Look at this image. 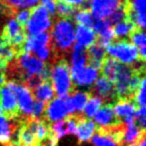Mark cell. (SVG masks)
Masks as SVG:
<instances>
[{"label": "cell", "instance_id": "cell-1", "mask_svg": "<svg viewBox=\"0 0 146 146\" xmlns=\"http://www.w3.org/2000/svg\"><path fill=\"white\" fill-rule=\"evenodd\" d=\"M50 46L55 54L66 58L75 39L74 25L71 19L57 18L50 33Z\"/></svg>", "mask_w": 146, "mask_h": 146}, {"label": "cell", "instance_id": "cell-2", "mask_svg": "<svg viewBox=\"0 0 146 146\" xmlns=\"http://www.w3.org/2000/svg\"><path fill=\"white\" fill-rule=\"evenodd\" d=\"M50 68L51 84L56 93L60 98L68 96L72 91H74V86L71 81L70 67L66 58H59L53 64L49 65Z\"/></svg>", "mask_w": 146, "mask_h": 146}, {"label": "cell", "instance_id": "cell-3", "mask_svg": "<svg viewBox=\"0 0 146 146\" xmlns=\"http://www.w3.org/2000/svg\"><path fill=\"white\" fill-rule=\"evenodd\" d=\"M105 49L110 57L123 64H133L137 59H139L136 46L127 40H119L115 42L112 41Z\"/></svg>", "mask_w": 146, "mask_h": 146}, {"label": "cell", "instance_id": "cell-4", "mask_svg": "<svg viewBox=\"0 0 146 146\" xmlns=\"http://www.w3.org/2000/svg\"><path fill=\"white\" fill-rule=\"evenodd\" d=\"M30 11V17L24 26L26 35H36L46 31L51 26L50 15L43 5L31 7Z\"/></svg>", "mask_w": 146, "mask_h": 146}, {"label": "cell", "instance_id": "cell-5", "mask_svg": "<svg viewBox=\"0 0 146 146\" xmlns=\"http://www.w3.org/2000/svg\"><path fill=\"white\" fill-rule=\"evenodd\" d=\"M5 84L14 92L16 100L18 101L17 106H18L19 112L21 113V115L26 119L31 117L34 99H33L32 92L30 91V89L25 84L20 83V82L6 81Z\"/></svg>", "mask_w": 146, "mask_h": 146}, {"label": "cell", "instance_id": "cell-6", "mask_svg": "<svg viewBox=\"0 0 146 146\" xmlns=\"http://www.w3.org/2000/svg\"><path fill=\"white\" fill-rule=\"evenodd\" d=\"M0 106L3 114L9 119L19 120V121L26 120V118L23 117L19 112L14 92L5 83L0 87Z\"/></svg>", "mask_w": 146, "mask_h": 146}, {"label": "cell", "instance_id": "cell-7", "mask_svg": "<svg viewBox=\"0 0 146 146\" xmlns=\"http://www.w3.org/2000/svg\"><path fill=\"white\" fill-rule=\"evenodd\" d=\"M90 93L99 97L102 102H107V104H112L111 102L117 100L114 83L102 75L99 78H96Z\"/></svg>", "mask_w": 146, "mask_h": 146}, {"label": "cell", "instance_id": "cell-8", "mask_svg": "<svg viewBox=\"0 0 146 146\" xmlns=\"http://www.w3.org/2000/svg\"><path fill=\"white\" fill-rule=\"evenodd\" d=\"M70 75L73 82L76 86H86L92 85L94 81L96 80L98 75V70L94 67L87 65L77 70H70Z\"/></svg>", "mask_w": 146, "mask_h": 146}, {"label": "cell", "instance_id": "cell-9", "mask_svg": "<svg viewBox=\"0 0 146 146\" xmlns=\"http://www.w3.org/2000/svg\"><path fill=\"white\" fill-rule=\"evenodd\" d=\"M68 114L65 102L62 98H55L49 104H46L44 115L42 119L46 120L48 123L62 120Z\"/></svg>", "mask_w": 146, "mask_h": 146}, {"label": "cell", "instance_id": "cell-10", "mask_svg": "<svg viewBox=\"0 0 146 146\" xmlns=\"http://www.w3.org/2000/svg\"><path fill=\"white\" fill-rule=\"evenodd\" d=\"M94 120L98 124L97 127L109 128L116 126L121 122V120L115 115L112 104H104L94 115Z\"/></svg>", "mask_w": 146, "mask_h": 146}, {"label": "cell", "instance_id": "cell-11", "mask_svg": "<svg viewBox=\"0 0 146 146\" xmlns=\"http://www.w3.org/2000/svg\"><path fill=\"white\" fill-rule=\"evenodd\" d=\"M90 96L89 92H83V91H72L68 96H66L64 100L65 106L67 108L68 113H80L82 109L85 106L88 98Z\"/></svg>", "mask_w": 146, "mask_h": 146}, {"label": "cell", "instance_id": "cell-12", "mask_svg": "<svg viewBox=\"0 0 146 146\" xmlns=\"http://www.w3.org/2000/svg\"><path fill=\"white\" fill-rule=\"evenodd\" d=\"M23 121L12 120L7 118L4 114L0 115V143L6 145L10 142L11 136Z\"/></svg>", "mask_w": 146, "mask_h": 146}, {"label": "cell", "instance_id": "cell-13", "mask_svg": "<svg viewBox=\"0 0 146 146\" xmlns=\"http://www.w3.org/2000/svg\"><path fill=\"white\" fill-rule=\"evenodd\" d=\"M95 124L93 121L90 120V118H86L82 115V113H79L78 117L77 126H76V135L80 142H87L92 137L94 131H95Z\"/></svg>", "mask_w": 146, "mask_h": 146}, {"label": "cell", "instance_id": "cell-14", "mask_svg": "<svg viewBox=\"0 0 146 146\" xmlns=\"http://www.w3.org/2000/svg\"><path fill=\"white\" fill-rule=\"evenodd\" d=\"M86 55H87L88 65L94 67L98 70V69H100L102 62L106 57V51L105 48L101 47L99 44L95 42L92 45H90L89 47H87Z\"/></svg>", "mask_w": 146, "mask_h": 146}, {"label": "cell", "instance_id": "cell-15", "mask_svg": "<svg viewBox=\"0 0 146 146\" xmlns=\"http://www.w3.org/2000/svg\"><path fill=\"white\" fill-rule=\"evenodd\" d=\"M75 38L77 41V44L85 47H89L93 43L96 42V33L94 32L93 29L90 27L84 26L81 24H77L75 31Z\"/></svg>", "mask_w": 146, "mask_h": 146}, {"label": "cell", "instance_id": "cell-16", "mask_svg": "<svg viewBox=\"0 0 146 146\" xmlns=\"http://www.w3.org/2000/svg\"><path fill=\"white\" fill-rule=\"evenodd\" d=\"M112 107L117 117H126V116H133L137 106L132 99L120 98L116 100Z\"/></svg>", "mask_w": 146, "mask_h": 146}, {"label": "cell", "instance_id": "cell-17", "mask_svg": "<svg viewBox=\"0 0 146 146\" xmlns=\"http://www.w3.org/2000/svg\"><path fill=\"white\" fill-rule=\"evenodd\" d=\"M31 92H33V94H34L37 100H41V101L45 102V103L50 101L54 97L55 94L50 79L44 80L41 83H39Z\"/></svg>", "mask_w": 146, "mask_h": 146}, {"label": "cell", "instance_id": "cell-18", "mask_svg": "<svg viewBox=\"0 0 146 146\" xmlns=\"http://www.w3.org/2000/svg\"><path fill=\"white\" fill-rule=\"evenodd\" d=\"M24 31V28L21 27L19 25V23L17 22L15 19L10 18L8 20V22L4 25L1 32V38L4 41H6L8 44H10L12 42V40L17 36L18 34H20L21 32Z\"/></svg>", "mask_w": 146, "mask_h": 146}, {"label": "cell", "instance_id": "cell-19", "mask_svg": "<svg viewBox=\"0 0 146 146\" xmlns=\"http://www.w3.org/2000/svg\"><path fill=\"white\" fill-rule=\"evenodd\" d=\"M72 65L70 70H77L87 64V55L86 49L81 45L75 44L72 46Z\"/></svg>", "mask_w": 146, "mask_h": 146}, {"label": "cell", "instance_id": "cell-20", "mask_svg": "<svg viewBox=\"0 0 146 146\" xmlns=\"http://www.w3.org/2000/svg\"><path fill=\"white\" fill-rule=\"evenodd\" d=\"M95 131L91 137V142L95 146H118L115 140L102 128L96 127Z\"/></svg>", "mask_w": 146, "mask_h": 146}, {"label": "cell", "instance_id": "cell-21", "mask_svg": "<svg viewBox=\"0 0 146 146\" xmlns=\"http://www.w3.org/2000/svg\"><path fill=\"white\" fill-rule=\"evenodd\" d=\"M118 65H119V62L117 60H115V59L110 56H106L104 58L103 62H102L101 67H100L101 75L113 82L116 70L118 68Z\"/></svg>", "mask_w": 146, "mask_h": 146}, {"label": "cell", "instance_id": "cell-22", "mask_svg": "<svg viewBox=\"0 0 146 146\" xmlns=\"http://www.w3.org/2000/svg\"><path fill=\"white\" fill-rule=\"evenodd\" d=\"M78 10L79 8L77 6H73L61 0H55V11H57V14L60 18L72 19Z\"/></svg>", "mask_w": 146, "mask_h": 146}, {"label": "cell", "instance_id": "cell-23", "mask_svg": "<svg viewBox=\"0 0 146 146\" xmlns=\"http://www.w3.org/2000/svg\"><path fill=\"white\" fill-rule=\"evenodd\" d=\"M102 100L99 97L93 95L90 93V96L88 98L87 102H86L85 106H84V111L82 113V115L86 118H91L95 115V113L98 111L100 107L102 105Z\"/></svg>", "mask_w": 146, "mask_h": 146}, {"label": "cell", "instance_id": "cell-24", "mask_svg": "<svg viewBox=\"0 0 146 146\" xmlns=\"http://www.w3.org/2000/svg\"><path fill=\"white\" fill-rule=\"evenodd\" d=\"M135 25L131 22V21L128 20H123V22H119L117 24H115L113 28L114 35H115V38H123L125 36H128L130 34L132 30L135 28Z\"/></svg>", "mask_w": 146, "mask_h": 146}, {"label": "cell", "instance_id": "cell-25", "mask_svg": "<svg viewBox=\"0 0 146 146\" xmlns=\"http://www.w3.org/2000/svg\"><path fill=\"white\" fill-rule=\"evenodd\" d=\"M74 18L78 24L87 27H92L93 25L94 17L89 9H79L74 15Z\"/></svg>", "mask_w": 146, "mask_h": 146}, {"label": "cell", "instance_id": "cell-26", "mask_svg": "<svg viewBox=\"0 0 146 146\" xmlns=\"http://www.w3.org/2000/svg\"><path fill=\"white\" fill-rule=\"evenodd\" d=\"M128 38L131 40V42L133 43V45L138 46V48H139V47L146 46L145 33H144L143 29L135 27V28L130 32V34L128 35Z\"/></svg>", "mask_w": 146, "mask_h": 146}, {"label": "cell", "instance_id": "cell-27", "mask_svg": "<svg viewBox=\"0 0 146 146\" xmlns=\"http://www.w3.org/2000/svg\"><path fill=\"white\" fill-rule=\"evenodd\" d=\"M133 101L135 102L137 107H141V106H145L146 98H145V77L141 79L138 86L137 90H136L135 94H134Z\"/></svg>", "mask_w": 146, "mask_h": 146}, {"label": "cell", "instance_id": "cell-28", "mask_svg": "<svg viewBox=\"0 0 146 146\" xmlns=\"http://www.w3.org/2000/svg\"><path fill=\"white\" fill-rule=\"evenodd\" d=\"M45 108H46V103L41 100H35L33 102L32 106V112H31V117L34 119H42L44 115Z\"/></svg>", "mask_w": 146, "mask_h": 146}, {"label": "cell", "instance_id": "cell-29", "mask_svg": "<svg viewBox=\"0 0 146 146\" xmlns=\"http://www.w3.org/2000/svg\"><path fill=\"white\" fill-rule=\"evenodd\" d=\"M27 0H0V3L11 10L18 12V9L26 8Z\"/></svg>", "mask_w": 146, "mask_h": 146}, {"label": "cell", "instance_id": "cell-30", "mask_svg": "<svg viewBox=\"0 0 146 146\" xmlns=\"http://www.w3.org/2000/svg\"><path fill=\"white\" fill-rule=\"evenodd\" d=\"M30 13H31L30 9H24V10L19 11V12H17L16 14H15V16H16V21L19 23V25H20L21 27H23V28H24L27 21H28L29 17H30Z\"/></svg>", "mask_w": 146, "mask_h": 146}, {"label": "cell", "instance_id": "cell-31", "mask_svg": "<svg viewBox=\"0 0 146 146\" xmlns=\"http://www.w3.org/2000/svg\"><path fill=\"white\" fill-rule=\"evenodd\" d=\"M73 6H77L79 9H89V0H61Z\"/></svg>", "mask_w": 146, "mask_h": 146}, {"label": "cell", "instance_id": "cell-32", "mask_svg": "<svg viewBox=\"0 0 146 146\" xmlns=\"http://www.w3.org/2000/svg\"><path fill=\"white\" fill-rule=\"evenodd\" d=\"M41 5H43L51 15H54L56 12L55 11V0H41Z\"/></svg>", "mask_w": 146, "mask_h": 146}, {"label": "cell", "instance_id": "cell-33", "mask_svg": "<svg viewBox=\"0 0 146 146\" xmlns=\"http://www.w3.org/2000/svg\"><path fill=\"white\" fill-rule=\"evenodd\" d=\"M128 146H145V134H143L142 136H140L135 142H133L132 144Z\"/></svg>", "mask_w": 146, "mask_h": 146}, {"label": "cell", "instance_id": "cell-34", "mask_svg": "<svg viewBox=\"0 0 146 146\" xmlns=\"http://www.w3.org/2000/svg\"><path fill=\"white\" fill-rule=\"evenodd\" d=\"M0 69H5V67L3 66V65L1 64V63H0Z\"/></svg>", "mask_w": 146, "mask_h": 146}, {"label": "cell", "instance_id": "cell-35", "mask_svg": "<svg viewBox=\"0 0 146 146\" xmlns=\"http://www.w3.org/2000/svg\"><path fill=\"white\" fill-rule=\"evenodd\" d=\"M4 146H17V145H13V144L8 143V144H6V145H4Z\"/></svg>", "mask_w": 146, "mask_h": 146}, {"label": "cell", "instance_id": "cell-36", "mask_svg": "<svg viewBox=\"0 0 146 146\" xmlns=\"http://www.w3.org/2000/svg\"><path fill=\"white\" fill-rule=\"evenodd\" d=\"M37 146H42V145H40V144H38V145H37Z\"/></svg>", "mask_w": 146, "mask_h": 146}]
</instances>
